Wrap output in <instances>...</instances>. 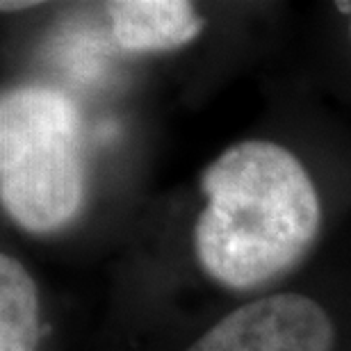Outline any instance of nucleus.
I'll use <instances>...</instances> for the list:
<instances>
[{"label": "nucleus", "instance_id": "obj_5", "mask_svg": "<svg viewBox=\"0 0 351 351\" xmlns=\"http://www.w3.org/2000/svg\"><path fill=\"white\" fill-rule=\"evenodd\" d=\"M39 290L23 263L0 256V351H37Z\"/></svg>", "mask_w": 351, "mask_h": 351}, {"label": "nucleus", "instance_id": "obj_7", "mask_svg": "<svg viewBox=\"0 0 351 351\" xmlns=\"http://www.w3.org/2000/svg\"><path fill=\"white\" fill-rule=\"evenodd\" d=\"M349 14H351V12H349ZM349 32H351V25H349Z\"/></svg>", "mask_w": 351, "mask_h": 351}, {"label": "nucleus", "instance_id": "obj_2", "mask_svg": "<svg viewBox=\"0 0 351 351\" xmlns=\"http://www.w3.org/2000/svg\"><path fill=\"white\" fill-rule=\"evenodd\" d=\"M0 201L34 235L78 217L85 203L80 114L62 91L21 85L0 98Z\"/></svg>", "mask_w": 351, "mask_h": 351}, {"label": "nucleus", "instance_id": "obj_4", "mask_svg": "<svg viewBox=\"0 0 351 351\" xmlns=\"http://www.w3.org/2000/svg\"><path fill=\"white\" fill-rule=\"evenodd\" d=\"M112 34L123 51L165 53L203 32V19L187 0H112L105 3Z\"/></svg>", "mask_w": 351, "mask_h": 351}, {"label": "nucleus", "instance_id": "obj_1", "mask_svg": "<svg viewBox=\"0 0 351 351\" xmlns=\"http://www.w3.org/2000/svg\"><path fill=\"white\" fill-rule=\"evenodd\" d=\"M201 189L206 206L194 221V256L230 290L280 276L319 235L322 203L311 173L269 139L228 146L203 171Z\"/></svg>", "mask_w": 351, "mask_h": 351}, {"label": "nucleus", "instance_id": "obj_6", "mask_svg": "<svg viewBox=\"0 0 351 351\" xmlns=\"http://www.w3.org/2000/svg\"><path fill=\"white\" fill-rule=\"evenodd\" d=\"M39 5V3H3V12H16V10H30V7Z\"/></svg>", "mask_w": 351, "mask_h": 351}, {"label": "nucleus", "instance_id": "obj_3", "mask_svg": "<svg viewBox=\"0 0 351 351\" xmlns=\"http://www.w3.org/2000/svg\"><path fill=\"white\" fill-rule=\"evenodd\" d=\"M335 338V322L319 301L278 292L223 315L187 351H331Z\"/></svg>", "mask_w": 351, "mask_h": 351}]
</instances>
